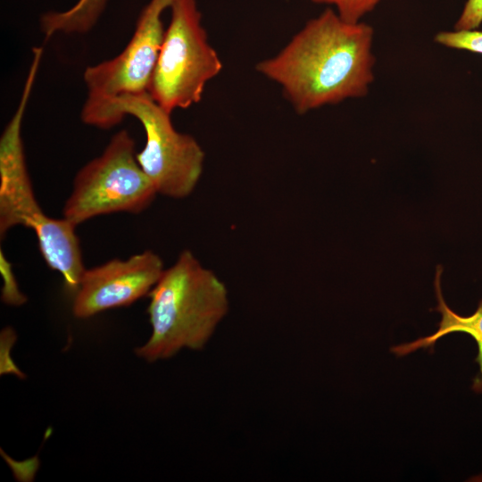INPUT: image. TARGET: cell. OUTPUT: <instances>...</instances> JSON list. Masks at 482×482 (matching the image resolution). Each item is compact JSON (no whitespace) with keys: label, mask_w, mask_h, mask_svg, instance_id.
<instances>
[{"label":"cell","mask_w":482,"mask_h":482,"mask_svg":"<svg viewBox=\"0 0 482 482\" xmlns=\"http://www.w3.org/2000/svg\"><path fill=\"white\" fill-rule=\"evenodd\" d=\"M373 29L328 8L256 70L276 82L298 113L367 94L373 80Z\"/></svg>","instance_id":"1"},{"label":"cell","mask_w":482,"mask_h":482,"mask_svg":"<svg viewBox=\"0 0 482 482\" xmlns=\"http://www.w3.org/2000/svg\"><path fill=\"white\" fill-rule=\"evenodd\" d=\"M148 295L152 332L135 350L148 362L171 358L182 349H204L229 308L225 284L189 250L164 270Z\"/></svg>","instance_id":"2"},{"label":"cell","mask_w":482,"mask_h":482,"mask_svg":"<svg viewBox=\"0 0 482 482\" xmlns=\"http://www.w3.org/2000/svg\"><path fill=\"white\" fill-rule=\"evenodd\" d=\"M23 87L19 105L0 138V237L16 226L31 229L46 264L58 271L68 291L76 292L85 271L76 225L47 216L34 195L21 137V124L32 91Z\"/></svg>","instance_id":"3"},{"label":"cell","mask_w":482,"mask_h":482,"mask_svg":"<svg viewBox=\"0 0 482 482\" xmlns=\"http://www.w3.org/2000/svg\"><path fill=\"white\" fill-rule=\"evenodd\" d=\"M170 21L150 80L148 93L165 111L200 102L208 81L222 69L209 44L195 0H172Z\"/></svg>","instance_id":"4"},{"label":"cell","mask_w":482,"mask_h":482,"mask_svg":"<svg viewBox=\"0 0 482 482\" xmlns=\"http://www.w3.org/2000/svg\"><path fill=\"white\" fill-rule=\"evenodd\" d=\"M128 115L137 119L145 130V144L137 153V161L157 193L175 199L188 196L203 173L205 155L201 145L192 136L174 128L170 113L148 92L115 100L104 129L116 126Z\"/></svg>","instance_id":"5"},{"label":"cell","mask_w":482,"mask_h":482,"mask_svg":"<svg viewBox=\"0 0 482 482\" xmlns=\"http://www.w3.org/2000/svg\"><path fill=\"white\" fill-rule=\"evenodd\" d=\"M157 190L137 161L136 144L128 130L112 136L104 152L76 174L63 218L74 225L114 212L139 213Z\"/></svg>","instance_id":"6"},{"label":"cell","mask_w":482,"mask_h":482,"mask_svg":"<svg viewBox=\"0 0 482 482\" xmlns=\"http://www.w3.org/2000/svg\"><path fill=\"white\" fill-rule=\"evenodd\" d=\"M171 2L150 0L125 48L115 57L85 70L87 98L81 110L84 123L104 129L107 112L115 100L148 92L165 32L162 14Z\"/></svg>","instance_id":"7"},{"label":"cell","mask_w":482,"mask_h":482,"mask_svg":"<svg viewBox=\"0 0 482 482\" xmlns=\"http://www.w3.org/2000/svg\"><path fill=\"white\" fill-rule=\"evenodd\" d=\"M164 270L161 257L151 250L86 269L75 292L72 312L87 319L130 305L150 293Z\"/></svg>","instance_id":"8"},{"label":"cell","mask_w":482,"mask_h":482,"mask_svg":"<svg viewBox=\"0 0 482 482\" xmlns=\"http://www.w3.org/2000/svg\"><path fill=\"white\" fill-rule=\"evenodd\" d=\"M441 274L442 270L438 269L435 279L437 306L434 309L441 314L437 330L432 335L420 337L415 341L395 345L391 348V352L398 357L405 356L419 349H430L432 352L435 344L441 337L455 332L468 334L476 341L478 349L476 362L479 366V374L473 381V389L482 393V300L476 312L470 316L464 317L456 313L446 304L443 297Z\"/></svg>","instance_id":"9"},{"label":"cell","mask_w":482,"mask_h":482,"mask_svg":"<svg viewBox=\"0 0 482 482\" xmlns=\"http://www.w3.org/2000/svg\"><path fill=\"white\" fill-rule=\"evenodd\" d=\"M108 0H78L64 11H49L39 19L46 39L56 33L83 34L88 32L104 12Z\"/></svg>","instance_id":"10"},{"label":"cell","mask_w":482,"mask_h":482,"mask_svg":"<svg viewBox=\"0 0 482 482\" xmlns=\"http://www.w3.org/2000/svg\"><path fill=\"white\" fill-rule=\"evenodd\" d=\"M435 41L447 47L482 54V31L474 29L444 31L435 37Z\"/></svg>","instance_id":"11"},{"label":"cell","mask_w":482,"mask_h":482,"mask_svg":"<svg viewBox=\"0 0 482 482\" xmlns=\"http://www.w3.org/2000/svg\"><path fill=\"white\" fill-rule=\"evenodd\" d=\"M380 0H312L318 4L334 5L338 15L345 21L356 23L371 12Z\"/></svg>","instance_id":"12"},{"label":"cell","mask_w":482,"mask_h":482,"mask_svg":"<svg viewBox=\"0 0 482 482\" xmlns=\"http://www.w3.org/2000/svg\"><path fill=\"white\" fill-rule=\"evenodd\" d=\"M0 271L4 279L1 295L2 301L12 306H19L25 303L27 297L21 292L12 273V265L4 254H3L2 250L0 252Z\"/></svg>","instance_id":"13"},{"label":"cell","mask_w":482,"mask_h":482,"mask_svg":"<svg viewBox=\"0 0 482 482\" xmlns=\"http://www.w3.org/2000/svg\"><path fill=\"white\" fill-rule=\"evenodd\" d=\"M482 23V0H468L457 21L455 30L475 29Z\"/></svg>","instance_id":"14"}]
</instances>
